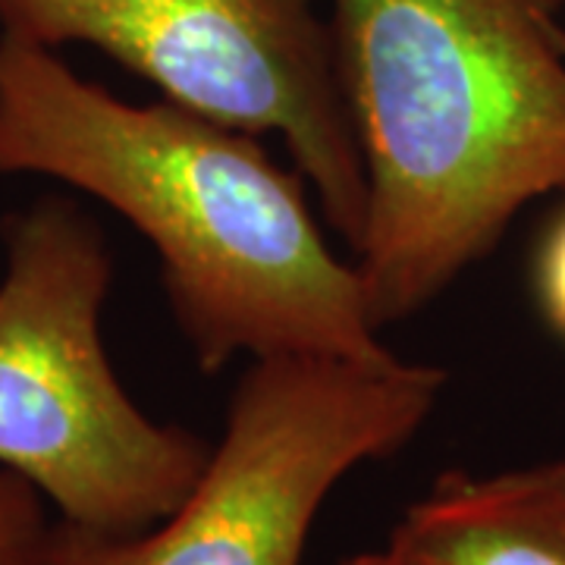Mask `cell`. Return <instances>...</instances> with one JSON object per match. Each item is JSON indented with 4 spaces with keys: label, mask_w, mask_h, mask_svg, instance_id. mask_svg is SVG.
<instances>
[{
    "label": "cell",
    "mask_w": 565,
    "mask_h": 565,
    "mask_svg": "<svg viewBox=\"0 0 565 565\" xmlns=\"http://www.w3.org/2000/svg\"><path fill=\"white\" fill-rule=\"evenodd\" d=\"M364 167L352 252L384 330L565 192V0H330Z\"/></svg>",
    "instance_id": "obj_2"
},
{
    "label": "cell",
    "mask_w": 565,
    "mask_h": 565,
    "mask_svg": "<svg viewBox=\"0 0 565 565\" xmlns=\"http://www.w3.org/2000/svg\"><path fill=\"white\" fill-rule=\"evenodd\" d=\"M44 177L136 226L204 374L248 355L381 362L355 262L308 204V182L258 136L180 104H129L57 51L0 32V177Z\"/></svg>",
    "instance_id": "obj_1"
},
{
    "label": "cell",
    "mask_w": 565,
    "mask_h": 565,
    "mask_svg": "<svg viewBox=\"0 0 565 565\" xmlns=\"http://www.w3.org/2000/svg\"><path fill=\"white\" fill-rule=\"evenodd\" d=\"M446 390L434 364L274 355L243 374L195 487L163 522H54L47 565H302L327 497L415 440Z\"/></svg>",
    "instance_id": "obj_4"
},
{
    "label": "cell",
    "mask_w": 565,
    "mask_h": 565,
    "mask_svg": "<svg viewBox=\"0 0 565 565\" xmlns=\"http://www.w3.org/2000/svg\"><path fill=\"white\" fill-rule=\"evenodd\" d=\"M0 32L88 44L163 102L248 136H280L327 223L362 243L364 167L318 0H0Z\"/></svg>",
    "instance_id": "obj_5"
},
{
    "label": "cell",
    "mask_w": 565,
    "mask_h": 565,
    "mask_svg": "<svg viewBox=\"0 0 565 565\" xmlns=\"http://www.w3.org/2000/svg\"><path fill=\"white\" fill-rule=\"evenodd\" d=\"M430 565H565V459L444 471L390 531Z\"/></svg>",
    "instance_id": "obj_6"
},
{
    "label": "cell",
    "mask_w": 565,
    "mask_h": 565,
    "mask_svg": "<svg viewBox=\"0 0 565 565\" xmlns=\"http://www.w3.org/2000/svg\"><path fill=\"white\" fill-rule=\"evenodd\" d=\"M537 299L546 323L565 337V214L550 230L537 258Z\"/></svg>",
    "instance_id": "obj_8"
},
{
    "label": "cell",
    "mask_w": 565,
    "mask_h": 565,
    "mask_svg": "<svg viewBox=\"0 0 565 565\" xmlns=\"http://www.w3.org/2000/svg\"><path fill=\"white\" fill-rule=\"evenodd\" d=\"M340 565H430L418 559L415 553H408L403 546L390 544L386 541L381 550H364V553H355V556H345Z\"/></svg>",
    "instance_id": "obj_9"
},
{
    "label": "cell",
    "mask_w": 565,
    "mask_h": 565,
    "mask_svg": "<svg viewBox=\"0 0 565 565\" xmlns=\"http://www.w3.org/2000/svg\"><path fill=\"white\" fill-rule=\"evenodd\" d=\"M0 468L66 525L139 534L189 497L214 444L145 415L114 374L102 315L114 262L63 199L3 221Z\"/></svg>",
    "instance_id": "obj_3"
},
{
    "label": "cell",
    "mask_w": 565,
    "mask_h": 565,
    "mask_svg": "<svg viewBox=\"0 0 565 565\" xmlns=\"http://www.w3.org/2000/svg\"><path fill=\"white\" fill-rule=\"evenodd\" d=\"M54 522L39 490L0 468V565H47Z\"/></svg>",
    "instance_id": "obj_7"
}]
</instances>
